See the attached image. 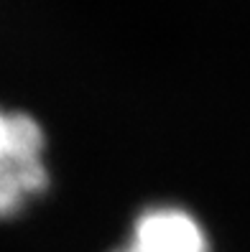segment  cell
<instances>
[{"mask_svg":"<svg viewBox=\"0 0 250 252\" xmlns=\"http://www.w3.org/2000/svg\"><path fill=\"white\" fill-rule=\"evenodd\" d=\"M46 138L26 112L0 107V219L18 214L49 184Z\"/></svg>","mask_w":250,"mask_h":252,"instance_id":"obj_1","label":"cell"},{"mask_svg":"<svg viewBox=\"0 0 250 252\" xmlns=\"http://www.w3.org/2000/svg\"><path fill=\"white\" fill-rule=\"evenodd\" d=\"M117 252H210V242L186 209L153 206L136 219L130 242Z\"/></svg>","mask_w":250,"mask_h":252,"instance_id":"obj_2","label":"cell"}]
</instances>
